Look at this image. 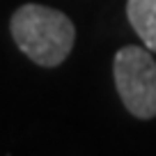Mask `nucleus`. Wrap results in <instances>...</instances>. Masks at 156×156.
Listing matches in <instances>:
<instances>
[{"mask_svg":"<svg viewBox=\"0 0 156 156\" xmlns=\"http://www.w3.org/2000/svg\"><path fill=\"white\" fill-rule=\"evenodd\" d=\"M9 30L16 46L39 67H58L69 58L76 28L64 12L37 2H25L12 14Z\"/></svg>","mask_w":156,"mask_h":156,"instance_id":"nucleus-1","label":"nucleus"},{"mask_svg":"<svg viewBox=\"0 0 156 156\" xmlns=\"http://www.w3.org/2000/svg\"><path fill=\"white\" fill-rule=\"evenodd\" d=\"M126 19L145 48L156 53V0H126Z\"/></svg>","mask_w":156,"mask_h":156,"instance_id":"nucleus-3","label":"nucleus"},{"mask_svg":"<svg viewBox=\"0 0 156 156\" xmlns=\"http://www.w3.org/2000/svg\"><path fill=\"white\" fill-rule=\"evenodd\" d=\"M112 76L117 94L133 117H156V60L149 55V48L122 46L115 53Z\"/></svg>","mask_w":156,"mask_h":156,"instance_id":"nucleus-2","label":"nucleus"}]
</instances>
